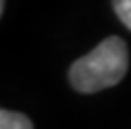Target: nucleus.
I'll return each mask as SVG.
<instances>
[{"label":"nucleus","instance_id":"obj_1","mask_svg":"<svg viewBox=\"0 0 131 129\" xmlns=\"http://www.w3.org/2000/svg\"><path fill=\"white\" fill-rule=\"evenodd\" d=\"M129 68L127 45L121 37H106L90 53L70 68V84L84 94H92L119 84Z\"/></svg>","mask_w":131,"mask_h":129},{"label":"nucleus","instance_id":"obj_2","mask_svg":"<svg viewBox=\"0 0 131 129\" xmlns=\"http://www.w3.org/2000/svg\"><path fill=\"white\" fill-rule=\"evenodd\" d=\"M0 129H33V123L29 117L2 109L0 111Z\"/></svg>","mask_w":131,"mask_h":129},{"label":"nucleus","instance_id":"obj_3","mask_svg":"<svg viewBox=\"0 0 131 129\" xmlns=\"http://www.w3.org/2000/svg\"><path fill=\"white\" fill-rule=\"evenodd\" d=\"M113 8L119 20L131 31V0H113Z\"/></svg>","mask_w":131,"mask_h":129}]
</instances>
